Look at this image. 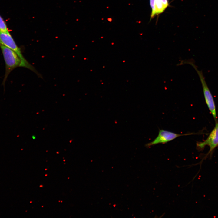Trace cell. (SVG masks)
<instances>
[{"label": "cell", "instance_id": "1", "mask_svg": "<svg viewBox=\"0 0 218 218\" xmlns=\"http://www.w3.org/2000/svg\"><path fill=\"white\" fill-rule=\"evenodd\" d=\"M183 64H188L192 66L196 71L202 84L204 96L206 103L211 114L215 120L216 119V114L213 98L206 81L202 71L199 70L197 66L191 61H183Z\"/></svg>", "mask_w": 218, "mask_h": 218}, {"label": "cell", "instance_id": "2", "mask_svg": "<svg viewBox=\"0 0 218 218\" xmlns=\"http://www.w3.org/2000/svg\"><path fill=\"white\" fill-rule=\"evenodd\" d=\"M0 45H3L10 48L18 54L21 61V67L28 68L37 74L34 68L24 58L20 48L17 45L8 31L3 32L0 31Z\"/></svg>", "mask_w": 218, "mask_h": 218}, {"label": "cell", "instance_id": "3", "mask_svg": "<svg viewBox=\"0 0 218 218\" xmlns=\"http://www.w3.org/2000/svg\"><path fill=\"white\" fill-rule=\"evenodd\" d=\"M0 46L6 65L5 81L12 70L17 67H21V61L18 54L13 50L3 45H0Z\"/></svg>", "mask_w": 218, "mask_h": 218}, {"label": "cell", "instance_id": "4", "mask_svg": "<svg viewBox=\"0 0 218 218\" xmlns=\"http://www.w3.org/2000/svg\"><path fill=\"white\" fill-rule=\"evenodd\" d=\"M192 134V133L184 134H178L163 129H159L158 134L157 137L153 141L145 145V146L148 148L151 146L158 144H165L174 140L178 137Z\"/></svg>", "mask_w": 218, "mask_h": 218}, {"label": "cell", "instance_id": "5", "mask_svg": "<svg viewBox=\"0 0 218 218\" xmlns=\"http://www.w3.org/2000/svg\"><path fill=\"white\" fill-rule=\"evenodd\" d=\"M218 144V123H216L213 129L208 137L203 142L197 143V148L199 150L203 148L206 146H208L210 151H211Z\"/></svg>", "mask_w": 218, "mask_h": 218}, {"label": "cell", "instance_id": "6", "mask_svg": "<svg viewBox=\"0 0 218 218\" xmlns=\"http://www.w3.org/2000/svg\"><path fill=\"white\" fill-rule=\"evenodd\" d=\"M150 2L152 9L150 19L163 12L169 5L168 0H150Z\"/></svg>", "mask_w": 218, "mask_h": 218}, {"label": "cell", "instance_id": "7", "mask_svg": "<svg viewBox=\"0 0 218 218\" xmlns=\"http://www.w3.org/2000/svg\"><path fill=\"white\" fill-rule=\"evenodd\" d=\"M8 29L5 22L0 15V31L8 32Z\"/></svg>", "mask_w": 218, "mask_h": 218}, {"label": "cell", "instance_id": "8", "mask_svg": "<svg viewBox=\"0 0 218 218\" xmlns=\"http://www.w3.org/2000/svg\"></svg>", "mask_w": 218, "mask_h": 218}]
</instances>
